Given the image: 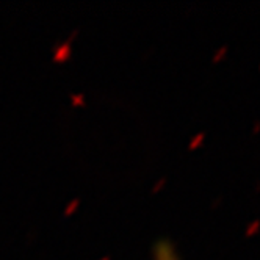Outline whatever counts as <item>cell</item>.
<instances>
[{"label":"cell","instance_id":"cell-1","mask_svg":"<svg viewBox=\"0 0 260 260\" xmlns=\"http://www.w3.org/2000/svg\"><path fill=\"white\" fill-rule=\"evenodd\" d=\"M154 260H180L177 252L170 243H160L154 251Z\"/></svg>","mask_w":260,"mask_h":260}]
</instances>
